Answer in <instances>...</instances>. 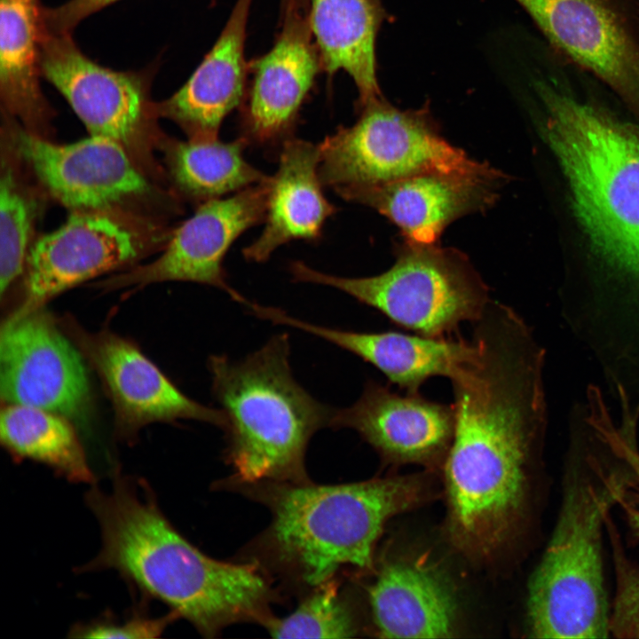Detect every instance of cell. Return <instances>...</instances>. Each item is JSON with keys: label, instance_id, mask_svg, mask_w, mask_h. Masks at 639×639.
Here are the masks:
<instances>
[{"label": "cell", "instance_id": "cell-23", "mask_svg": "<svg viewBox=\"0 0 639 639\" xmlns=\"http://www.w3.org/2000/svg\"><path fill=\"white\" fill-rule=\"evenodd\" d=\"M387 13L382 0H308L307 20L320 68L346 72L359 92L358 109L383 98L375 42Z\"/></svg>", "mask_w": 639, "mask_h": 639}, {"label": "cell", "instance_id": "cell-19", "mask_svg": "<svg viewBox=\"0 0 639 639\" xmlns=\"http://www.w3.org/2000/svg\"><path fill=\"white\" fill-rule=\"evenodd\" d=\"M256 317L317 335L374 366L406 392H420L430 378H450L472 351L460 334L432 338L398 331L358 332L316 325L290 316L280 308L256 304Z\"/></svg>", "mask_w": 639, "mask_h": 639}, {"label": "cell", "instance_id": "cell-18", "mask_svg": "<svg viewBox=\"0 0 639 639\" xmlns=\"http://www.w3.org/2000/svg\"><path fill=\"white\" fill-rule=\"evenodd\" d=\"M307 12L282 11V28L273 46L251 64L253 79L242 122L248 142L270 145L292 137L301 106L320 68Z\"/></svg>", "mask_w": 639, "mask_h": 639}, {"label": "cell", "instance_id": "cell-24", "mask_svg": "<svg viewBox=\"0 0 639 639\" xmlns=\"http://www.w3.org/2000/svg\"><path fill=\"white\" fill-rule=\"evenodd\" d=\"M42 8L40 0H0L2 106L36 134L53 115L40 83Z\"/></svg>", "mask_w": 639, "mask_h": 639}, {"label": "cell", "instance_id": "cell-16", "mask_svg": "<svg viewBox=\"0 0 639 639\" xmlns=\"http://www.w3.org/2000/svg\"><path fill=\"white\" fill-rule=\"evenodd\" d=\"M330 426L356 430L388 461L431 464L446 459L454 411L452 404L394 391L390 383L369 379L352 405L335 409Z\"/></svg>", "mask_w": 639, "mask_h": 639}, {"label": "cell", "instance_id": "cell-13", "mask_svg": "<svg viewBox=\"0 0 639 639\" xmlns=\"http://www.w3.org/2000/svg\"><path fill=\"white\" fill-rule=\"evenodd\" d=\"M14 146L41 184L75 211H105L144 195L150 186L121 143L102 136L55 144L28 130Z\"/></svg>", "mask_w": 639, "mask_h": 639}, {"label": "cell", "instance_id": "cell-2", "mask_svg": "<svg viewBox=\"0 0 639 639\" xmlns=\"http://www.w3.org/2000/svg\"><path fill=\"white\" fill-rule=\"evenodd\" d=\"M85 501L99 522L101 548L78 572L117 571L207 637L233 623L266 618L272 590L257 567L199 550L167 519L144 479L115 473L110 491L93 485Z\"/></svg>", "mask_w": 639, "mask_h": 639}, {"label": "cell", "instance_id": "cell-21", "mask_svg": "<svg viewBox=\"0 0 639 639\" xmlns=\"http://www.w3.org/2000/svg\"><path fill=\"white\" fill-rule=\"evenodd\" d=\"M279 167L270 178L264 228L243 250L251 262H265L280 246L294 240H317L335 207L323 194L320 148L289 137L281 144Z\"/></svg>", "mask_w": 639, "mask_h": 639}, {"label": "cell", "instance_id": "cell-20", "mask_svg": "<svg viewBox=\"0 0 639 639\" xmlns=\"http://www.w3.org/2000/svg\"><path fill=\"white\" fill-rule=\"evenodd\" d=\"M251 3L236 1L217 40L188 80L167 99L154 102L155 116L175 122L189 139H217L224 119L244 98Z\"/></svg>", "mask_w": 639, "mask_h": 639}, {"label": "cell", "instance_id": "cell-25", "mask_svg": "<svg viewBox=\"0 0 639 639\" xmlns=\"http://www.w3.org/2000/svg\"><path fill=\"white\" fill-rule=\"evenodd\" d=\"M0 438L17 460L28 459L71 483L94 485L95 477L68 419L43 409L8 405L1 412Z\"/></svg>", "mask_w": 639, "mask_h": 639}, {"label": "cell", "instance_id": "cell-8", "mask_svg": "<svg viewBox=\"0 0 639 639\" xmlns=\"http://www.w3.org/2000/svg\"><path fill=\"white\" fill-rule=\"evenodd\" d=\"M359 110L354 124L318 144L321 183L337 194L422 172H469L489 164L445 139L428 106L401 110L383 97Z\"/></svg>", "mask_w": 639, "mask_h": 639}, {"label": "cell", "instance_id": "cell-5", "mask_svg": "<svg viewBox=\"0 0 639 639\" xmlns=\"http://www.w3.org/2000/svg\"><path fill=\"white\" fill-rule=\"evenodd\" d=\"M287 334L241 359L212 355V392L225 418L226 455L244 482L302 476L309 440L335 409L295 379Z\"/></svg>", "mask_w": 639, "mask_h": 639}, {"label": "cell", "instance_id": "cell-7", "mask_svg": "<svg viewBox=\"0 0 639 639\" xmlns=\"http://www.w3.org/2000/svg\"><path fill=\"white\" fill-rule=\"evenodd\" d=\"M396 260L374 276L346 278L324 273L301 261L290 264L293 280L330 286L415 334L446 338L462 323L483 313L490 289L462 251L407 241L398 244Z\"/></svg>", "mask_w": 639, "mask_h": 639}, {"label": "cell", "instance_id": "cell-26", "mask_svg": "<svg viewBox=\"0 0 639 639\" xmlns=\"http://www.w3.org/2000/svg\"><path fill=\"white\" fill-rule=\"evenodd\" d=\"M248 144L244 136L231 142L176 141L168 151L170 176L184 194L201 203L262 183L269 177L244 159Z\"/></svg>", "mask_w": 639, "mask_h": 639}, {"label": "cell", "instance_id": "cell-27", "mask_svg": "<svg viewBox=\"0 0 639 639\" xmlns=\"http://www.w3.org/2000/svg\"><path fill=\"white\" fill-rule=\"evenodd\" d=\"M318 587L290 615L266 620L272 637L337 639L356 634L352 614L335 585L327 581Z\"/></svg>", "mask_w": 639, "mask_h": 639}, {"label": "cell", "instance_id": "cell-17", "mask_svg": "<svg viewBox=\"0 0 639 639\" xmlns=\"http://www.w3.org/2000/svg\"><path fill=\"white\" fill-rule=\"evenodd\" d=\"M80 343L106 384L122 436H133L154 422L179 419L224 428L225 418L221 409L187 397L125 339L102 332L82 335Z\"/></svg>", "mask_w": 639, "mask_h": 639}, {"label": "cell", "instance_id": "cell-10", "mask_svg": "<svg viewBox=\"0 0 639 639\" xmlns=\"http://www.w3.org/2000/svg\"><path fill=\"white\" fill-rule=\"evenodd\" d=\"M0 395L8 405L40 408L68 420L86 411L90 385L83 361L43 307L10 315L2 325Z\"/></svg>", "mask_w": 639, "mask_h": 639}, {"label": "cell", "instance_id": "cell-28", "mask_svg": "<svg viewBox=\"0 0 639 639\" xmlns=\"http://www.w3.org/2000/svg\"><path fill=\"white\" fill-rule=\"evenodd\" d=\"M34 220L33 207L19 187L12 170H3L0 181L1 296L25 269Z\"/></svg>", "mask_w": 639, "mask_h": 639}, {"label": "cell", "instance_id": "cell-11", "mask_svg": "<svg viewBox=\"0 0 639 639\" xmlns=\"http://www.w3.org/2000/svg\"><path fill=\"white\" fill-rule=\"evenodd\" d=\"M270 178L227 198L202 202L172 234L154 262L102 283L106 288L142 287L162 281H192L217 288L233 301H249L227 281L225 254L246 230L264 221Z\"/></svg>", "mask_w": 639, "mask_h": 639}, {"label": "cell", "instance_id": "cell-3", "mask_svg": "<svg viewBox=\"0 0 639 639\" xmlns=\"http://www.w3.org/2000/svg\"><path fill=\"white\" fill-rule=\"evenodd\" d=\"M453 406L454 434L444 461L449 533L465 553L488 556L523 511L548 409L533 393L506 381L472 385Z\"/></svg>", "mask_w": 639, "mask_h": 639}, {"label": "cell", "instance_id": "cell-15", "mask_svg": "<svg viewBox=\"0 0 639 639\" xmlns=\"http://www.w3.org/2000/svg\"><path fill=\"white\" fill-rule=\"evenodd\" d=\"M548 41L639 108V46L609 0H516Z\"/></svg>", "mask_w": 639, "mask_h": 639}, {"label": "cell", "instance_id": "cell-29", "mask_svg": "<svg viewBox=\"0 0 639 639\" xmlns=\"http://www.w3.org/2000/svg\"><path fill=\"white\" fill-rule=\"evenodd\" d=\"M611 532L616 595L610 618V633L618 638H639V565L623 554L617 535Z\"/></svg>", "mask_w": 639, "mask_h": 639}, {"label": "cell", "instance_id": "cell-30", "mask_svg": "<svg viewBox=\"0 0 639 639\" xmlns=\"http://www.w3.org/2000/svg\"><path fill=\"white\" fill-rule=\"evenodd\" d=\"M178 615L170 611L161 617H150L142 611H134L131 616L118 620L106 614L86 624L73 626L68 636L78 638H157Z\"/></svg>", "mask_w": 639, "mask_h": 639}, {"label": "cell", "instance_id": "cell-9", "mask_svg": "<svg viewBox=\"0 0 639 639\" xmlns=\"http://www.w3.org/2000/svg\"><path fill=\"white\" fill-rule=\"evenodd\" d=\"M41 76L67 101L90 135L114 139L128 151L139 143L155 116L150 88L157 71L115 70L85 55L72 33L52 32L41 24Z\"/></svg>", "mask_w": 639, "mask_h": 639}, {"label": "cell", "instance_id": "cell-14", "mask_svg": "<svg viewBox=\"0 0 639 639\" xmlns=\"http://www.w3.org/2000/svg\"><path fill=\"white\" fill-rule=\"evenodd\" d=\"M506 178L488 164L469 172H422L338 195L384 216L399 228L404 240L430 245L453 221L493 206Z\"/></svg>", "mask_w": 639, "mask_h": 639}, {"label": "cell", "instance_id": "cell-22", "mask_svg": "<svg viewBox=\"0 0 639 639\" xmlns=\"http://www.w3.org/2000/svg\"><path fill=\"white\" fill-rule=\"evenodd\" d=\"M375 625L383 638H446L456 604L444 578L418 563L385 565L369 588Z\"/></svg>", "mask_w": 639, "mask_h": 639}, {"label": "cell", "instance_id": "cell-6", "mask_svg": "<svg viewBox=\"0 0 639 639\" xmlns=\"http://www.w3.org/2000/svg\"><path fill=\"white\" fill-rule=\"evenodd\" d=\"M415 477L288 485L272 501V543L283 562L318 587L343 565L368 568L385 523L424 497Z\"/></svg>", "mask_w": 639, "mask_h": 639}, {"label": "cell", "instance_id": "cell-1", "mask_svg": "<svg viewBox=\"0 0 639 639\" xmlns=\"http://www.w3.org/2000/svg\"><path fill=\"white\" fill-rule=\"evenodd\" d=\"M537 90L575 215L615 282L579 322L607 343L639 349V128L548 83Z\"/></svg>", "mask_w": 639, "mask_h": 639}, {"label": "cell", "instance_id": "cell-12", "mask_svg": "<svg viewBox=\"0 0 639 639\" xmlns=\"http://www.w3.org/2000/svg\"><path fill=\"white\" fill-rule=\"evenodd\" d=\"M139 233L104 211H76L29 248L25 294L11 316L34 312L59 293L134 261L142 252Z\"/></svg>", "mask_w": 639, "mask_h": 639}, {"label": "cell", "instance_id": "cell-4", "mask_svg": "<svg viewBox=\"0 0 639 639\" xmlns=\"http://www.w3.org/2000/svg\"><path fill=\"white\" fill-rule=\"evenodd\" d=\"M570 435L569 473L559 517L529 582L527 619L534 638H603L611 612L602 560L604 523L617 504L621 469L606 473L604 446Z\"/></svg>", "mask_w": 639, "mask_h": 639}, {"label": "cell", "instance_id": "cell-31", "mask_svg": "<svg viewBox=\"0 0 639 639\" xmlns=\"http://www.w3.org/2000/svg\"><path fill=\"white\" fill-rule=\"evenodd\" d=\"M638 424L620 421L615 433V446L622 469L617 504L639 536V449Z\"/></svg>", "mask_w": 639, "mask_h": 639}, {"label": "cell", "instance_id": "cell-33", "mask_svg": "<svg viewBox=\"0 0 639 639\" xmlns=\"http://www.w3.org/2000/svg\"><path fill=\"white\" fill-rule=\"evenodd\" d=\"M308 0H282V6L289 4H306Z\"/></svg>", "mask_w": 639, "mask_h": 639}, {"label": "cell", "instance_id": "cell-32", "mask_svg": "<svg viewBox=\"0 0 639 639\" xmlns=\"http://www.w3.org/2000/svg\"><path fill=\"white\" fill-rule=\"evenodd\" d=\"M121 0H67L56 7L42 8V25L57 33H72L83 20Z\"/></svg>", "mask_w": 639, "mask_h": 639}]
</instances>
